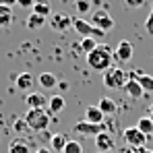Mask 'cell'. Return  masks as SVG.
<instances>
[{
  "label": "cell",
  "mask_w": 153,
  "mask_h": 153,
  "mask_svg": "<svg viewBox=\"0 0 153 153\" xmlns=\"http://www.w3.org/2000/svg\"><path fill=\"white\" fill-rule=\"evenodd\" d=\"M79 46H81V50L85 52V54H89V52H93L97 46H100V42H97V39H93V37H81Z\"/></svg>",
  "instance_id": "obj_23"
},
{
  "label": "cell",
  "mask_w": 153,
  "mask_h": 153,
  "mask_svg": "<svg viewBox=\"0 0 153 153\" xmlns=\"http://www.w3.org/2000/svg\"><path fill=\"white\" fill-rule=\"evenodd\" d=\"M95 147H97V151L102 153H110L112 151V147H114V139H112V134L110 132H100L97 137H95Z\"/></svg>",
  "instance_id": "obj_11"
},
{
  "label": "cell",
  "mask_w": 153,
  "mask_h": 153,
  "mask_svg": "<svg viewBox=\"0 0 153 153\" xmlns=\"http://www.w3.org/2000/svg\"><path fill=\"white\" fill-rule=\"evenodd\" d=\"M0 4H4V6H15L17 0H0Z\"/></svg>",
  "instance_id": "obj_33"
},
{
  "label": "cell",
  "mask_w": 153,
  "mask_h": 153,
  "mask_svg": "<svg viewBox=\"0 0 153 153\" xmlns=\"http://www.w3.org/2000/svg\"><path fill=\"white\" fill-rule=\"evenodd\" d=\"M97 108L103 112V116L116 114V110H118V105H116V102H114L112 97H102V100H100V103H97Z\"/></svg>",
  "instance_id": "obj_19"
},
{
  "label": "cell",
  "mask_w": 153,
  "mask_h": 153,
  "mask_svg": "<svg viewBox=\"0 0 153 153\" xmlns=\"http://www.w3.org/2000/svg\"><path fill=\"white\" fill-rule=\"evenodd\" d=\"M46 17H39V15H35V13H31L29 17H27V27L29 29H39L42 25H46Z\"/></svg>",
  "instance_id": "obj_24"
},
{
  "label": "cell",
  "mask_w": 153,
  "mask_h": 153,
  "mask_svg": "<svg viewBox=\"0 0 153 153\" xmlns=\"http://www.w3.org/2000/svg\"><path fill=\"white\" fill-rule=\"evenodd\" d=\"M124 91H126V95H130L132 100H139V97H143V87L139 85V81H137V76L132 75H128V81H126V85H124Z\"/></svg>",
  "instance_id": "obj_10"
},
{
  "label": "cell",
  "mask_w": 153,
  "mask_h": 153,
  "mask_svg": "<svg viewBox=\"0 0 153 153\" xmlns=\"http://www.w3.org/2000/svg\"><path fill=\"white\" fill-rule=\"evenodd\" d=\"M33 13L35 15H39V17H46V19H50L52 17V6L48 0H37L35 4H33Z\"/></svg>",
  "instance_id": "obj_18"
},
{
  "label": "cell",
  "mask_w": 153,
  "mask_h": 153,
  "mask_svg": "<svg viewBox=\"0 0 153 153\" xmlns=\"http://www.w3.org/2000/svg\"><path fill=\"white\" fill-rule=\"evenodd\" d=\"M141 153H153V149H147V147H143V149H141Z\"/></svg>",
  "instance_id": "obj_36"
},
{
  "label": "cell",
  "mask_w": 153,
  "mask_h": 153,
  "mask_svg": "<svg viewBox=\"0 0 153 153\" xmlns=\"http://www.w3.org/2000/svg\"><path fill=\"white\" fill-rule=\"evenodd\" d=\"M50 27L54 31H58V33H64V31H68L73 27V17L62 15V13H54L50 17Z\"/></svg>",
  "instance_id": "obj_6"
},
{
  "label": "cell",
  "mask_w": 153,
  "mask_h": 153,
  "mask_svg": "<svg viewBox=\"0 0 153 153\" xmlns=\"http://www.w3.org/2000/svg\"><path fill=\"white\" fill-rule=\"evenodd\" d=\"M75 8L81 15H85V13L91 10V2H89V0H75Z\"/></svg>",
  "instance_id": "obj_28"
},
{
  "label": "cell",
  "mask_w": 153,
  "mask_h": 153,
  "mask_svg": "<svg viewBox=\"0 0 153 153\" xmlns=\"http://www.w3.org/2000/svg\"><path fill=\"white\" fill-rule=\"evenodd\" d=\"M35 2H37V0H17V4H19L21 8H33Z\"/></svg>",
  "instance_id": "obj_32"
},
{
  "label": "cell",
  "mask_w": 153,
  "mask_h": 153,
  "mask_svg": "<svg viewBox=\"0 0 153 153\" xmlns=\"http://www.w3.org/2000/svg\"><path fill=\"white\" fill-rule=\"evenodd\" d=\"M64 105H66V102H64L62 95H52L50 100H48V112L50 114H58V112L64 110Z\"/></svg>",
  "instance_id": "obj_17"
},
{
  "label": "cell",
  "mask_w": 153,
  "mask_h": 153,
  "mask_svg": "<svg viewBox=\"0 0 153 153\" xmlns=\"http://www.w3.org/2000/svg\"><path fill=\"white\" fill-rule=\"evenodd\" d=\"M37 83H39L44 89H52V87L58 85V79L52 75V73H42V75L37 76Z\"/></svg>",
  "instance_id": "obj_20"
},
{
  "label": "cell",
  "mask_w": 153,
  "mask_h": 153,
  "mask_svg": "<svg viewBox=\"0 0 153 153\" xmlns=\"http://www.w3.org/2000/svg\"><path fill=\"white\" fill-rule=\"evenodd\" d=\"M145 31H147L149 35H153V10L149 13V17H147V21H145Z\"/></svg>",
  "instance_id": "obj_30"
},
{
  "label": "cell",
  "mask_w": 153,
  "mask_h": 153,
  "mask_svg": "<svg viewBox=\"0 0 153 153\" xmlns=\"http://www.w3.org/2000/svg\"><path fill=\"white\" fill-rule=\"evenodd\" d=\"M66 143H68V137H66V132H56V134H52L50 139V145L54 151H64V147H66Z\"/></svg>",
  "instance_id": "obj_16"
},
{
  "label": "cell",
  "mask_w": 153,
  "mask_h": 153,
  "mask_svg": "<svg viewBox=\"0 0 153 153\" xmlns=\"http://www.w3.org/2000/svg\"><path fill=\"white\" fill-rule=\"evenodd\" d=\"M73 29L76 31V35H81V37H91L93 25H91V21L83 19V17H73Z\"/></svg>",
  "instance_id": "obj_9"
},
{
  "label": "cell",
  "mask_w": 153,
  "mask_h": 153,
  "mask_svg": "<svg viewBox=\"0 0 153 153\" xmlns=\"http://www.w3.org/2000/svg\"><path fill=\"white\" fill-rule=\"evenodd\" d=\"M50 112L48 110H27V114L23 116L27 122V126L33 132H44L50 126Z\"/></svg>",
  "instance_id": "obj_2"
},
{
  "label": "cell",
  "mask_w": 153,
  "mask_h": 153,
  "mask_svg": "<svg viewBox=\"0 0 153 153\" xmlns=\"http://www.w3.org/2000/svg\"><path fill=\"white\" fill-rule=\"evenodd\" d=\"M35 153H52V151H50V149H48V147H39V149H37V151H35Z\"/></svg>",
  "instance_id": "obj_35"
},
{
  "label": "cell",
  "mask_w": 153,
  "mask_h": 153,
  "mask_svg": "<svg viewBox=\"0 0 153 153\" xmlns=\"http://www.w3.org/2000/svg\"><path fill=\"white\" fill-rule=\"evenodd\" d=\"M137 81H139V85L143 87L145 93H153V76L151 75H137Z\"/></svg>",
  "instance_id": "obj_25"
},
{
  "label": "cell",
  "mask_w": 153,
  "mask_h": 153,
  "mask_svg": "<svg viewBox=\"0 0 153 153\" xmlns=\"http://www.w3.org/2000/svg\"><path fill=\"white\" fill-rule=\"evenodd\" d=\"M132 54H134V48H132V44L130 42H120L118 44V48H116V58L120 60V62H128L130 58H132Z\"/></svg>",
  "instance_id": "obj_12"
},
{
  "label": "cell",
  "mask_w": 153,
  "mask_h": 153,
  "mask_svg": "<svg viewBox=\"0 0 153 153\" xmlns=\"http://www.w3.org/2000/svg\"><path fill=\"white\" fill-rule=\"evenodd\" d=\"M149 118H151V122H153V112H149Z\"/></svg>",
  "instance_id": "obj_37"
},
{
  "label": "cell",
  "mask_w": 153,
  "mask_h": 153,
  "mask_svg": "<svg viewBox=\"0 0 153 153\" xmlns=\"http://www.w3.org/2000/svg\"><path fill=\"white\" fill-rule=\"evenodd\" d=\"M124 143H126V147H134V149H143L145 147V143H147V134H143L141 130L137 126H130L124 130Z\"/></svg>",
  "instance_id": "obj_4"
},
{
  "label": "cell",
  "mask_w": 153,
  "mask_h": 153,
  "mask_svg": "<svg viewBox=\"0 0 153 153\" xmlns=\"http://www.w3.org/2000/svg\"><path fill=\"white\" fill-rule=\"evenodd\" d=\"M8 153H31V145L27 143L23 137H17L10 141L8 145Z\"/></svg>",
  "instance_id": "obj_14"
},
{
  "label": "cell",
  "mask_w": 153,
  "mask_h": 153,
  "mask_svg": "<svg viewBox=\"0 0 153 153\" xmlns=\"http://www.w3.org/2000/svg\"><path fill=\"white\" fill-rule=\"evenodd\" d=\"M15 85H17L19 91H29V93H31V89H33V75H31V73H21V75H17Z\"/></svg>",
  "instance_id": "obj_13"
},
{
  "label": "cell",
  "mask_w": 153,
  "mask_h": 153,
  "mask_svg": "<svg viewBox=\"0 0 153 153\" xmlns=\"http://www.w3.org/2000/svg\"><path fill=\"white\" fill-rule=\"evenodd\" d=\"M137 128L143 132V134H153V122H151V118H149V114L147 116H141L139 118V122H137Z\"/></svg>",
  "instance_id": "obj_21"
},
{
  "label": "cell",
  "mask_w": 153,
  "mask_h": 153,
  "mask_svg": "<svg viewBox=\"0 0 153 153\" xmlns=\"http://www.w3.org/2000/svg\"><path fill=\"white\" fill-rule=\"evenodd\" d=\"M112 60H114V50L108 46V44H100L93 52L87 54V64L89 68L97 71V73H105L110 66H112Z\"/></svg>",
  "instance_id": "obj_1"
},
{
  "label": "cell",
  "mask_w": 153,
  "mask_h": 153,
  "mask_svg": "<svg viewBox=\"0 0 153 153\" xmlns=\"http://www.w3.org/2000/svg\"><path fill=\"white\" fill-rule=\"evenodd\" d=\"M83 120L93 122V124H102L103 122V112L97 108V105H89V108L85 110V118H83Z\"/></svg>",
  "instance_id": "obj_15"
},
{
  "label": "cell",
  "mask_w": 153,
  "mask_h": 153,
  "mask_svg": "<svg viewBox=\"0 0 153 153\" xmlns=\"http://www.w3.org/2000/svg\"><path fill=\"white\" fill-rule=\"evenodd\" d=\"M91 37L100 42V39H103V37H105V31H102V29H97V27H93V31H91Z\"/></svg>",
  "instance_id": "obj_31"
},
{
  "label": "cell",
  "mask_w": 153,
  "mask_h": 153,
  "mask_svg": "<svg viewBox=\"0 0 153 153\" xmlns=\"http://www.w3.org/2000/svg\"><path fill=\"white\" fill-rule=\"evenodd\" d=\"M151 112H153V103H151Z\"/></svg>",
  "instance_id": "obj_38"
},
{
  "label": "cell",
  "mask_w": 153,
  "mask_h": 153,
  "mask_svg": "<svg viewBox=\"0 0 153 153\" xmlns=\"http://www.w3.org/2000/svg\"><path fill=\"white\" fill-rule=\"evenodd\" d=\"M91 25L108 33V31L114 27V19H112L105 10H97V13H93V17H91Z\"/></svg>",
  "instance_id": "obj_7"
},
{
  "label": "cell",
  "mask_w": 153,
  "mask_h": 153,
  "mask_svg": "<svg viewBox=\"0 0 153 153\" xmlns=\"http://www.w3.org/2000/svg\"><path fill=\"white\" fill-rule=\"evenodd\" d=\"M13 23V8L0 4V27H8Z\"/></svg>",
  "instance_id": "obj_22"
},
{
  "label": "cell",
  "mask_w": 153,
  "mask_h": 153,
  "mask_svg": "<svg viewBox=\"0 0 153 153\" xmlns=\"http://www.w3.org/2000/svg\"><path fill=\"white\" fill-rule=\"evenodd\" d=\"M62 153H85V151H83V145L79 141H68Z\"/></svg>",
  "instance_id": "obj_26"
},
{
  "label": "cell",
  "mask_w": 153,
  "mask_h": 153,
  "mask_svg": "<svg viewBox=\"0 0 153 153\" xmlns=\"http://www.w3.org/2000/svg\"><path fill=\"white\" fill-rule=\"evenodd\" d=\"M27 130H31V128L27 126V122H25V118H17L15 120V132L21 137V134H25Z\"/></svg>",
  "instance_id": "obj_27"
},
{
  "label": "cell",
  "mask_w": 153,
  "mask_h": 153,
  "mask_svg": "<svg viewBox=\"0 0 153 153\" xmlns=\"http://www.w3.org/2000/svg\"><path fill=\"white\" fill-rule=\"evenodd\" d=\"M124 153H141V149H134V147H126Z\"/></svg>",
  "instance_id": "obj_34"
},
{
  "label": "cell",
  "mask_w": 153,
  "mask_h": 153,
  "mask_svg": "<svg viewBox=\"0 0 153 153\" xmlns=\"http://www.w3.org/2000/svg\"><path fill=\"white\" fill-rule=\"evenodd\" d=\"M145 2H147V0H124V4H126L128 8H141Z\"/></svg>",
  "instance_id": "obj_29"
},
{
  "label": "cell",
  "mask_w": 153,
  "mask_h": 153,
  "mask_svg": "<svg viewBox=\"0 0 153 153\" xmlns=\"http://www.w3.org/2000/svg\"><path fill=\"white\" fill-rule=\"evenodd\" d=\"M105 128L103 124H93V122H87V120H81L73 126V134H83V137H97L100 132H103Z\"/></svg>",
  "instance_id": "obj_5"
},
{
  "label": "cell",
  "mask_w": 153,
  "mask_h": 153,
  "mask_svg": "<svg viewBox=\"0 0 153 153\" xmlns=\"http://www.w3.org/2000/svg\"><path fill=\"white\" fill-rule=\"evenodd\" d=\"M102 75H103V85L110 89H124V85L128 81V75L122 68H116V66H110Z\"/></svg>",
  "instance_id": "obj_3"
},
{
  "label": "cell",
  "mask_w": 153,
  "mask_h": 153,
  "mask_svg": "<svg viewBox=\"0 0 153 153\" xmlns=\"http://www.w3.org/2000/svg\"><path fill=\"white\" fill-rule=\"evenodd\" d=\"M25 103H27L29 110H46V105H48V97L42 95V93L31 91V93H27V95H25Z\"/></svg>",
  "instance_id": "obj_8"
}]
</instances>
